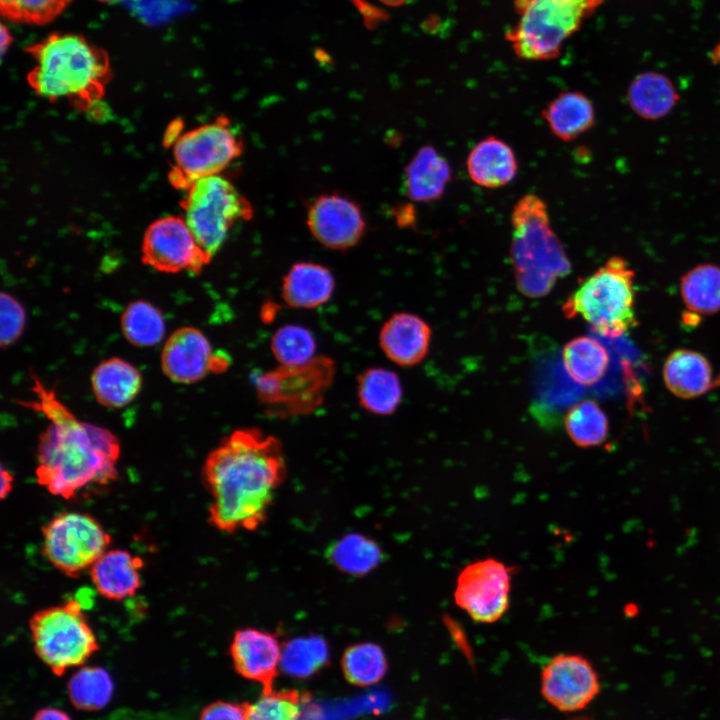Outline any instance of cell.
<instances>
[{
  "label": "cell",
  "instance_id": "obj_1",
  "mask_svg": "<svg viewBox=\"0 0 720 720\" xmlns=\"http://www.w3.org/2000/svg\"><path fill=\"white\" fill-rule=\"evenodd\" d=\"M286 476L279 439L257 427L234 430L207 455L202 466L211 497L208 522L227 534L257 530L267 520Z\"/></svg>",
  "mask_w": 720,
  "mask_h": 720
},
{
  "label": "cell",
  "instance_id": "obj_2",
  "mask_svg": "<svg viewBox=\"0 0 720 720\" xmlns=\"http://www.w3.org/2000/svg\"><path fill=\"white\" fill-rule=\"evenodd\" d=\"M36 401L50 424L40 434L36 479L54 496L74 497L87 486L106 485L118 476V438L106 428L82 422L57 398L55 392L32 375Z\"/></svg>",
  "mask_w": 720,
  "mask_h": 720
},
{
  "label": "cell",
  "instance_id": "obj_3",
  "mask_svg": "<svg viewBox=\"0 0 720 720\" xmlns=\"http://www.w3.org/2000/svg\"><path fill=\"white\" fill-rule=\"evenodd\" d=\"M26 52L35 61L27 82L38 96L66 100L80 111L102 100L112 76L110 59L82 35L53 33L26 47Z\"/></svg>",
  "mask_w": 720,
  "mask_h": 720
},
{
  "label": "cell",
  "instance_id": "obj_4",
  "mask_svg": "<svg viewBox=\"0 0 720 720\" xmlns=\"http://www.w3.org/2000/svg\"><path fill=\"white\" fill-rule=\"evenodd\" d=\"M511 224L510 251L517 287L527 297H543L571 271L545 202L537 195H524L513 207Z\"/></svg>",
  "mask_w": 720,
  "mask_h": 720
},
{
  "label": "cell",
  "instance_id": "obj_5",
  "mask_svg": "<svg viewBox=\"0 0 720 720\" xmlns=\"http://www.w3.org/2000/svg\"><path fill=\"white\" fill-rule=\"evenodd\" d=\"M635 297L633 269L614 256L580 283L561 310L566 318L581 317L596 333L614 338L637 325Z\"/></svg>",
  "mask_w": 720,
  "mask_h": 720
},
{
  "label": "cell",
  "instance_id": "obj_6",
  "mask_svg": "<svg viewBox=\"0 0 720 720\" xmlns=\"http://www.w3.org/2000/svg\"><path fill=\"white\" fill-rule=\"evenodd\" d=\"M605 0H514L516 24L506 33L514 53L524 60L557 58L563 43Z\"/></svg>",
  "mask_w": 720,
  "mask_h": 720
},
{
  "label": "cell",
  "instance_id": "obj_7",
  "mask_svg": "<svg viewBox=\"0 0 720 720\" xmlns=\"http://www.w3.org/2000/svg\"><path fill=\"white\" fill-rule=\"evenodd\" d=\"M184 192L180 202L183 218L200 247L212 258L232 227L253 216L249 200L221 175L201 178Z\"/></svg>",
  "mask_w": 720,
  "mask_h": 720
},
{
  "label": "cell",
  "instance_id": "obj_8",
  "mask_svg": "<svg viewBox=\"0 0 720 720\" xmlns=\"http://www.w3.org/2000/svg\"><path fill=\"white\" fill-rule=\"evenodd\" d=\"M172 147L168 179L176 189L185 191L201 178L220 175L241 156L244 144L230 119L222 115L181 133Z\"/></svg>",
  "mask_w": 720,
  "mask_h": 720
},
{
  "label": "cell",
  "instance_id": "obj_9",
  "mask_svg": "<svg viewBox=\"0 0 720 720\" xmlns=\"http://www.w3.org/2000/svg\"><path fill=\"white\" fill-rule=\"evenodd\" d=\"M29 627L37 655L56 674L84 663L98 649L81 603L76 600L38 610Z\"/></svg>",
  "mask_w": 720,
  "mask_h": 720
},
{
  "label": "cell",
  "instance_id": "obj_10",
  "mask_svg": "<svg viewBox=\"0 0 720 720\" xmlns=\"http://www.w3.org/2000/svg\"><path fill=\"white\" fill-rule=\"evenodd\" d=\"M42 551L66 576L79 577L90 569L111 543L110 535L91 515L62 512L42 527Z\"/></svg>",
  "mask_w": 720,
  "mask_h": 720
},
{
  "label": "cell",
  "instance_id": "obj_11",
  "mask_svg": "<svg viewBox=\"0 0 720 720\" xmlns=\"http://www.w3.org/2000/svg\"><path fill=\"white\" fill-rule=\"evenodd\" d=\"M511 569L487 557L466 565L458 574L454 601L473 621L491 624L510 606Z\"/></svg>",
  "mask_w": 720,
  "mask_h": 720
},
{
  "label": "cell",
  "instance_id": "obj_12",
  "mask_svg": "<svg viewBox=\"0 0 720 720\" xmlns=\"http://www.w3.org/2000/svg\"><path fill=\"white\" fill-rule=\"evenodd\" d=\"M141 250L144 264L165 273L185 270L197 274L212 259L200 247L185 219L174 215L148 226Z\"/></svg>",
  "mask_w": 720,
  "mask_h": 720
},
{
  "label": "cell",
  "instance_id": "obj_13",
  "mask_svg": "<svg viewBox=\"0 0 720 720\" xmlns=\"http://www.w3.org/2000/svg\"><path fill=\"white\" fill-rule=\"evenodd\" d=\"M540 692L550 705L561 712L580 711L599 694V676L584 656L558 654L542 669Z\"/></svg>",
  "mask_w": 720,
  "mask_h": 720
},
{
  "label": "cell",
  "instance_id": "obj_14",
  "mask_svg": "<svg viewBox=\"0 0 720 720\" xmlns=\"http://www.w3.org/2000/svg\"><path fill=\"white\" fill-rule=\"evenodd\" d=\"M306 223L312 236L324 247L333 250L355 246L366 230L359 205L336 193L317 197L308 207Z\"/></svg>",
  "mask_w": 720,
  "mask_h": 720
},
{
  "label": "cell",
  "instance_id": "obj_15",
  "mask_svg": "<svg viewBox=\"0 0 720 720\" xmlns=\"http://www.w3.org/2000/svg\"><path fill=\"white\" fill-rule=\"evenodd\" d=\"M282 648L275 633L246 627L235 632L230 655L241 676L260 683L263 691H268L273 689L280 668Z\"/></svg>",
  "mask_w": 720,
  "mask_h": 720
},
{
  "label": "cell",
  "instance_id": "obj_16",
  "mask_svg": "<svg viewBox=\"0 0 720 720\" xmlns=\"http://www.w3.org/2000/svg\"><path fill=\"white\" fill-rule=\"evenodd\" d=\"M213 355L205 334L185 326L172 332L166 340L161 352V368L170 380L191 384L211 371Z\"/></svg>",
  "mask_w": 720,
  "mask_h": 720
},
{
  "label": "cell",
  "instance_id": "obj_17",
  "mask_svg": "<svg viewBox=\"0 0 720 720\" xmlns=\"http://www.w3.org/2000/svg\"><path fill=\"white\" fill-rule=\"evenodd\" d=\"M431 334V327L421 317L398 312L383 324L379 333V345L393 363L410 367L419 364L426 357Z\"/></svg>",
  "mask_w": 720,
  "mask_h": 720
},
{
  "label": "cell",
  "instance_id": "obj_18",
  "mask_svg": "<svg viewBox=\"0 0 720 720\" xmlns=\"http://www.w3.org/2000/svg\"><path fill=\"white\" fill-rule=\"evenodd\" d=\"M142 567L143 560L126 550H107L90 568L91 580L101 596L120 601L140 588Z\"/></svg>",
  "mask_w": 720,
  "mask_h": 720
},
{
  "label": "cell",
  "instance_id": "obj_19",
  "mask_svg": "<svg viewBox=\"0 0 720 720\" xmlns=\"http://www.w3.org/2000/svg\"><path fill=\"white\" fill-rule=\"evenodd\" d=\"M335 290L331 270L319 263L297 262L282 281L281 296L293 308L314 309L327 303Z\"/></svg>",
  "mask_w": 720,
  "mask_h": 720
},
{
  "label": "cell",
  "instance_id": "obj_20",
  "mask_svg": "<svg viewBox=\"0 0 720 720\" xmlns=\"http://www.w3.org/2000/svg\"><path fill=\"white\" fill-rule=\"evenodd\" d=\"M663 378L671 393L683 399L699 397L711 390L715 381L709 360L691 349L672 351L663 366Z\"/></svg>",
  "mask_w": 720,
  "mask_h": 720
},
{
  "label": "cell",
  "instance_id": "obj_21",
  "mask_svg": "<svg viewBox=\"0 0 720 720\" xmlns=\"http://www.w3.org/2000/svg\"><path fill=\"white\" fill-rule=\"evenodd\" d=\"M466 166L470 179L485 188L509 184L518 170L512 148L494 136L484 138L472 148Z\"/></svg>",
  "mask_w": 720,
  "mask_h": 720
},
{
  "label": "cell",
  "instance_id": "obj_22",
  "mask_svg": "<svg viewBox=\"0 0 720 720\" xmlns=\"http://www.w3.org/2000/svg\"><path fill=\"white\" fill-rule=\"evenodd\" d=\"M142 376L131 363L118 357L100 362L91 374L93 394L107 408H122L139 394Z\"/></svg>",
  "mask_w": 720,
  "mask_h": 720
},
{
  "label": "cell",
  "instance_id": "obj_23",
  "mask_svg": "<svg viewBox=\"0 0 720 720\" xmlns=\"http://www.w3.org/2000/svg\"><path fill=\"white\" fill-rule=\"evenodd\" d=\"M451 179L447 160L431 146L421 147L405 168L407 197L416 202L439 199Z\"/></svg>",
  "mask_w": 720,
  "mask_h": 720
},
{
  "label": "cell",
  "instance_id": "obj_24",
  "mask_svg": "<svg viewBox=\"0 0 720 720\" xmlns=\"http://www.w3.org/2000/svg\"><path fill=\"white\" fill-rule=\"evenodd\" d=\"M552 134L562 141H572L595 122V110L587 96L578 91H565L557 95L542 111Z\"/></svg>",
  "mask_w": 720,
  "mask_h": 720
},
{
  "label": "cell",
  "instance_id": "obj_25",
  "mask_svg": "<svg viewBox=\"0 0 720 720\" xmlns=\"http://www.w3.org/2000/svg\"><path fill=\"white\" fill-rule=\"evenodd\" d=\"M627 100L632 111L646 120L665 117L679 100L671 80L659 72L637 75L629 85Z\"/></svg>",
  "mask_w": 720,
  "mask_h": 720
},
{
  "label": "cell",
  "instance_id": "obj_26",
  "mask_svg": "<svg viewBox=\"0 0 720 720\" xmlns=\"http://www.w3.org/2000/svg\"><path fill=\"white\" fill-rule=\"evenodd\" d=\"M562 362L568 376L577 384L591 386L606 373L609 354L596 339L578 336L562 349Z\"/></svg>",
  "mask_w": 720,
  "mask_h": 720
},
{
  "label": "cell",
  "instance_id": "obj_27",
  "mask_svg": "<svg viewBox=\"0 0 720 720\" xmlns=\"http://www.w3.org/2000/svg\"><path fill=\"white\" fill-rule=\"evenodd\" d=\"M326 555L337 570L354 577L369 574L383 559L378 543L358 533H349L337 539L328 547Z\"/></svg>",
  "mask_w": 720,
  "mask_h": 720
},
{
  "label": "cell",
  "instance_id": "obj_28",
  "mask_svg": "<svg viewBox=\"0 0 720 720\" xmlns=\"http://www.w3.org/2000/svg\"><path fill=\"white\" fill-rule=\"evenodd\" d=\"M402 394L398 375L389 369L368 368L357 378L360 406L372 414L380 416L392 414L398 408Z\"/></svg>",
  "mask_w": 720,
  "mask_h": 720
},
{
  "label": "cell",
  "instance_id": "obj_29",
  "mask_svg": "<svg viewBox=\"0 0 720 720\" xmlns=\"http://www.w3.org/2000/svg\"><path fill=\"white\" fill-rule=\"evenodd\" d=\"M680 293L687 309L695 315H712L720 311V267L699 264L680 280Z\"/></svg>",
  "mask_w": 720,
  "mask_h": 720
},
{
  "label": "cell",
  "instance_id": "obj_30",
  "mask_svg": "<svg viewBox=\"0 0 720 720\" xmlns=\"http://www.w3.org/2000/svg\"><path fill=\"white\" fill-rule=\"evenodd\" d=\"M564 426L571 441L578 447L590 448L604 443L609 433L606 413L594 400H582L571 406Z\"/></svg>",
  "mask_w": 720,
  "mask_h": 720
},
{
  "label": "cell",
  "instance_id": "obj_31",
  "mask_svg": "<svg viewBox=\"0 0 720 720\" xmlns=\"http://www.w3.org/2000/svg\"><path fill=\"white\" fill-rule=\"evenodd\" d=\"M121 330L126 340L137 347H151L165 336L162 312L146 300L129 303L121 315Z\"/></svg>",
  "mask_w": 720,
  "mask_h": 720
},
{
  "label": "cell",
  "instance_id": "obj_32",
  "mask_svg": "<svg viewBox=\"0 0 720 720\" xmlns=\"http://www.w3.org/2000/svg\"><path fill=\"white\" fill-rule=\"evenodd\" d=\"M383 649L372 642L356 643L343 653L341 667L347 681L357 686H370L379 682L387 671Z\"/></svg>",
  "mask_w": 720,
  "mask_h": 720
},
{
  "label": "cell",
  "instance_id": "obj_33",
  "mask_svg": "<svg viewBox=\"0 0 720 720\" xmlns=\"http://www.w3.org/2000/svg\"><path fill=\"white\" fill-rule=\"evenodd\" d=\"M328 659V644L322 637L303 636L283 645L280 668L293 677L307 678L325 666Z\"/></svg>",
  "mask_w": 720,
  "mask_h": 720
},
{
  "label": "cell",
  "instance_id": "obj_34",
  "mask_svg": "<svg viewBox=\"0 0 720 720\" xmlns=\"http://www.w3.org/2000/svg\"><path fill=\"white\" fill-rule=\"evenodd\" d=\"M274 358L284 367L303 366L314 360L316 341L307 328L288 324L278 328L271 337Z\"/></svg>",
  "mask_w": 720,
  "mask_h": 720
},
{
  "label": "cell",
  "instance_id": "obj_35",
  "mask_svg": "<svg viewBox=\"0 0 720 720\" xmlns=\"http://www.w3.org/2000/svg\"><path fill=\"white\" fill-rule=\"evenodd\" d=\"M71 701L83 710H98L106 706L112 696L113 683L109 673L100 667H84L69 681Z\"/></svg>",
  "mask_w": 720,
  "mask_h": 720
},
{
  "label": "cell",
  "instance_id": "obj_36",
  "mask_svg": "<svg viewBox=\"0 0 720 720\" xmlns=\"http://www.w3.org/2000/svg\"><path fill=\"white\" fill-rule=\"evenodd\" d=\"M304 697L295 690L263 691L246 704V720H299Z\"/></svg>",
  "mask_w": 720,
  "mask_h": 720
},
{
  "label": "cell",
  "instance_id": "obj_37",
  "mask_svg": "<svg viewBox=\"0 0 720 720\" xmlns=\"http://www.w3.org/2000/svg\"><path fill=\"white\" fill-rule=\"evenodd\" d=\"M71 0H0L3 17L10 21L42 25L55 19Z\"/></svg>",
  "mask_w": 720,
  "mask_h": 720
},
{
  "label": "cell",
  "instance_id": "obj_38",
  "mask_svg": "<svg viewBox=\"0 0 720 720\" xmlns=\"http://www.w3.org/2000/svg\"><path fill=\"white\" fill-rule=\"evenodd\" d=\"M0 344L9 347L22 335L26 313L23 306L11 294L2 292L0 298Z\"/></svg>",
  "mask_w": 720,
  "mask_h": 720
},
{
  "label": "cell",
  "instance_id": "obj_39",
  "mask_svg": "<svg viewBox=\"0 0 720 720\" xmlns=\"http://www.w3.org/2000/svg\"><path fill=\"white\" fill-rule=\"evenodd\" d=\"M200 720H246V704L216 702L207 706Z\"/></svg>",
  "mask_w": 720,
  "mask_h": 720
},
{
  "label": "cell",
  "instance_id": "obj_40",
  "mask_svg": "<svg viewBox=\"0 0 720 720\" xmlns=\"http://www.w3.org/2000/svg\"><path fill=\"white\" fill-rule=\"evenodd\" d=\"M33 720H71L63 711L56 708H46L39 711Z\"/></svg>",
  "mask_w": 720,
  "mask_h": 720
},
{
  "label": "cell",
  "instance_id": "obj_41",
  "mask_svg": "<svg viewBox=\"0 0 720 720\" xmlns=\"http://www.w3.org/2000/svg\"><path fill=\"white\" fill-rule=\"evenodd\" d=\"M13 482L14 478L10 471L6 470L4 467L1 468V491H0V497L1 499H4L11 490L13 489Z\"/></svg>",
  "mask_w": 720,
  "mask_h": 720
},
{
  "label": "cell",
  "instance_id": "obj_42",
  "mask_svg": "<svg viewBox=\"0 0 720 720\" xmlns=\"http://www.w3.org/2000/svg\"><path fill=\"white\" fill-rule=\"evenodd\" d=\"M12 41V38L10 36L9 30L6 29L4 25L1 27V50L2 55L4 54L5 50L9 47L10 43Z\"/></svg>",
  "mask_w": 720,
  "mask_h": 720
},
{
  "label": "cell",
  "instance_id": "obj_43",
  "mask_svg": "<svg viewBox=\"0 0 720 720\" xmlns=\"http://www.w3.org/2000/svg\"><path fill=\"white\" fill-rule=\"evenodd\" d=\"M386 6L399 7L402 6L407 0H379Z\"/></svg>",
  "mask_w": 720,
  "mask_h": 720
},
{
  "label": "cell",
  "instance_id": "obj_44",
  "mask_svg": "<svg viewBox=\"0 0 720 720\" xmlns=\"http://www.w3.org/2000/svg\"><path fill=\"white\" fill-rule=\"evenodd\" d=\"M98 1L103 2V3H115L119 0H98Z\"/></svg>",
  "mask_w": 720,
  "mask_h": 720
},
{
  "label": "cell",
  "instance_id": "obj_45",
  "mask_svg": "<svg viewBox=\"0 0 720 720\" xmlns=\"http://www.w3.org/2000/svg\"><path fill=\"white\" fill-rule=\"evenodd\" d=\"M501 720H512V719H501Z\"/></svg>",
  "mask_w": 720,
  "mask_h": 720
}]
</instances>
